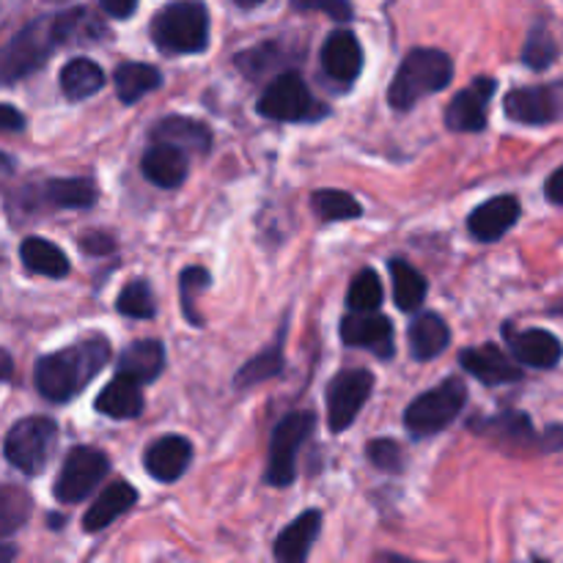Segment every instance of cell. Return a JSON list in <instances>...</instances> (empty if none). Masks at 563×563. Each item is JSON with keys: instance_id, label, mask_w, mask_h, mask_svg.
Wrapping results in <instances>:
<instances>
[{"instance_id": "obj_1", "label": "cell", "mask_w": 563, "mask_h": 563, "mask_svg": "<svg viewBox=\"0 0 563 563\" xmlns=\"http://www.w3.org/2000/svg\"><path fill=\"white\" fill-rule=\"evenodd\" d=\"M104 33L91 16L86 5H71L66 11L38 16L27 22L20 33H14L9 44L0 49V86L22 80L42 69L44 60L55 53V47L71 42V38H88Z\"/></svg>"}, {"instance_id": "obj_2", "label": "cell", "mask_w": 563, "mask_h": 563, "mask_svg": "<svg viewBox=\"0 0 563 563\" xmlns=\"http://www.w3.org/2000/svg\"><path fill=\"white\" fill-rule=\"evenodd\" d=\"M110 361V341L102 335H91L86 341L66 346V350L42 355L33 366L36 390L53 405H66L75 399L86 385L97 377Z\"/></svg>"}, {"instance_id": "obj_3", "label": "cell", "mask_w": 563, "mask_h": 563, "mask_svg": "<svg viewBox=\"0 0 563 563\" xmlns=\"http://www.w3.org/2000/svg\"><path fill=\"white\" fill-rule=\"evenodd\" d=\"M454 80V60L443 49L416 47L401 58L394 82L388 88V102L394 110H410L429 93H440Z\"/></svg>"}, {"instance_id": "obj_4", "label": "cell", "mask_w": 563, "mask_h": 563, "mask_svg": "<svg viewBox=\"0 0 563 563\" xmlns=\"http://www.w3.org/2000/svg\"><path fill=\"white\" fill-rule=\"evenodd\" d=\"M152 42L159 53L192 55L209 47V11L203 3H170L152 16Z\"/></svg>"}, {"instance_id": "obj_5", "label": "cell", "mask_w": 563, "mask_h": 563, "mask_svg": "<svg viewBox=\"0 0 563 563\" xmlns=\"http://www.w3.org/2000/svg\"><path fill=\"white\" fill-rule=\"evenodd\" d=\"M467 401V385L465 379L449 377L438 385V388L427 390L418 396L410 407L405 410V429L410 432L412 440H427L432 434H440L460 418Z\"/></svg>"}, {"instance_id": "obj_6", "label": "cell", "mask_w": 563, "mask_h": 563, "mask_svg": "<svg viewBox=\"0 0 563 563\" xmlns=\"http://www.w3.org/2000/svg\"><path fill=\"white\" fill-rule=\"evenodd\" d=\"M58 440V423L47 416H31L16 421L9 429L3 443V454L11 465L25 476H38L53 456Z\"/></svg>"}, {"instance_id": "obj_7", "label": "cell", "mask_w": 563, "mask_h": 563, "mask_svg": "<svg viewBox=\"0 0 563 563\" xmlns=\"http://www.w3.org/2000/svg\"><path fill=\"white\" fill-rule=\"evenodd\" d=\"M256 110L269 121H319L330 113L328 104L313 97L308 82L297 71H284L275 77L258 97Z\"/></svg>"}, {"instance_id": "obj_8", "label": "cell", "mask_w": 563, "mask_h": 563, "mask_svg": "<svg viewBox=\"0 0 563 563\" xmlns=\"http://www.w3.org/2000/svg\"><path fill=\"white\" fill-rule=\"evenodd\" d=\"M317 429V416L308 410L289 412L280 418L273 429L269 440V462H267V484L273 487H291L297 478V451L302 449L308 438Z\"/></svg>"}, {"instance_id": "obj_9", "label": "cell", "mask_w": 563, "mask_h": 563, "mask_svg": "<svg viewBox=\"0 0 563 563\" xmlns=\"http://www.w3.org/2000/svg\"><path fill=\"white\" fill-rule=\"evenodd\" d=\"M108 471L110 460L104 451L91 449V445H77L66 454L64 467L55 478V498H58V504H77V500L88 498L102 484Z\"/></svg>"}, {"instance_id": "obj_10", "label": "cell", "mask_w": 563, "mask_h": 563, "mask_svg": "<svg viewBox=\"0 0 563 563\" xmlns=\"http://www.w3.org/2000/svg\"><path fill=\"white\" fill-rule=\"evenodd\" d=\"M374 390V374L368 368H346L328 385V423L333 432H344L355 423L357 412Z\"/></svg>"}, {"instance_id": "obj_11", "label": "cell", "mask_w": 563, "mask_h": 563, "mask_svg": "<svg viewBox=\"0 0 563 563\" xmlns=\"http://www.w3.org/2000/svg\"><path fill=\"white\" fill-rule=\"evenodd\" d=\"M20 198L31 212L36 209H91L99 198V187L88 176H71V179H49L38 187H27Z\"/></svg>"}, {"instance_id": "obj_12", "label": "cell", "mask_w": 563, "mask_h": 563, "mask_svg": "<svg viewBox=\"0 0 563 563\" xmlns=\"http://www.w3.org/2000/svg\"><path fill=\"white\" fill-rule=\"evenodd\" d=\"M504 110L511 121H520V124H531V126L553 124V121L561 119V110H563L561 82L515 88V91L506 93Z\"/></svg>"}, {"instance_id": "obj_13", "label": "cell", "mask_w": 563, "mask_h": 563, "mask_svg": "<svg viewBox=\"0 0 563 563\" xmlns=\"http://www.w3.org/2000/svg\"><path fill=\"white\" fill-rule=\"evenodd\" d=\"M341 341L346 346H361L377 355L379 361H390L396 352L394 322L385 313H346L341 319Z\"/></svg>"}, {"instance_id": "obj_14", "label": "cell", "mask_w": 563, "mask_h": 563, "mask_svg": "<svg viewBox=\"0 0 563 563\" xmlns=\"http://www.w3.org/2000/svg\"><path fill=\"white\" fill-rule=\"evenodd\" d=\"M498 82L493 77H476L451 99L445 110V126L451 132H482L487 126V104L495 97Z\"/></svg>"}, {"instance_id": "obj_15", "label": "cell", "mask_w": 563, "mask_h": 563, "mask_svg": "<svg viewBox=\"0 0 563 563\" xmlns=\"http://www.w3.org/2000/svg\"><path fill=\"white\" fill-rule=\"evenodd\" d=\"M363 69V49L361 42L352 31L339 27L330 33L322 44V71L330 82L339 88H350Z\"/></svg>"}, {"instance_id": "obj_16", "label": "cell", "mask_w": 563, "mask_h": 563, "mask_svg": "<svg viewBox=\"0 0 563 563\" xmlns=\"http://www.w3.org/2000/svg\"><path fill=\"white\" fill-rule=\"evenodd\" d=\"M192 462V445L190 440L181 438V434H165L157 438L143 454V467H146L148 476L154 482L174 484L179 482L187 473Z\"/></svg>"}, {"instance_id": "obj_17", "label": "cell", "mask_w": 563, "mask_h": 563, "mask_svg": "<svg viewBox=\"0 0 563 563\" xmlns=\"http://www.w3.org/2000/svg\"><path fill=\"white\" fill-rule=\"evenodd\" d=\"M460 363L467 374H473L484 385H509L522 379V368L498 344L467 346L462 350Z\"/></svg>"}, {"instance_id": "obj_18", "label": "cell", "mask_w": 563, "mask_h": 563, "mask_svg": "<svg viewBox=\"0 0 563 563\" xmlns=\"http://www.w3.org/2000/svg\"><path fill=\"white\" fill-rule=\"evenodd\" d=\"M520 201L515 196H495L476 207L467 218V229L478 242H498L520 220Z\"/></svg>"}, {"instance_id": "obj_19", "label": "cell", "mask_w": 563, "mask_h": 563, "mask_svg": "<svg viewBox=\"0 0 563 563\" xmlns=\"http://www.w3.org/2000/svg\"><path fill=\"white\" fill-rule=\"evenodd\" d=\"M319 531H322V511L308 509L300 517L289 522L284 531L278 533L273 544V555L278 563H306L311 553L313 542H317Z\"/></svg>"}, {"instance_id": "obj_20", "label": "cell", "mask_w": 563, "mask_h": 563, "mask_svg": "<svg viewBox=\"0 0 563 563\" xmlns=\"http://www.w3.org/2000/svg\"><path fill=\"white\" fill-rule=\"evenodd\" d=\"M506 344H509L515 361L526 363L531 368H555L561 361V341L550 330H511L506 328Z\"/></svg>"}, {"instance_id": "obj_21", "label": "cell", "mask_w": 563, "mask_h": 563, "mask_svg": "<svg viewBox=\"0 0 563 563\" xmlns=\"http://www.w3.org/2000/svg\"><path fill=\"white\" fill-rule=\"evenodd\" d=\"M152 141L165 143V146H174L179 152H196V154H209L212 152V130H209L203 121L190 119V115H165L157 124L152 126Z\"/></svg>"}, {"instance_id": "obj_22", "label": "cell", "mask_w": 563, "mask_h": 563, "mask_svg": "<svg viewBox=\"0 0 563 563\" xmlns=\"http://www.w3.org/2000/svg\"><path fill=\"white\" fill-rule=\"evenodd\" d=\"M165 368V346L159 341L146 339V341H135V344L126 346L121 352L119 363H115V377L126 379L132 385H148L163 374Z\"/></svg>"}, {"instance_id": "obj_23", "label": "cell", "mask_w": 563, "mask_h": 563, "mask_svg": "<svg viewBox=\"0 0 563 563\" xmlns=\"http://www.w3.org/2000/svg\"><path fill=\"white\" fill-rule=\"evenodd\" d=\"M141 170L152 185L165 187V190H174L181 181L187 179V170H190V159L185 152L174 146H165V143H152V146L143 152Z\"/></svg>"}, {"instance_id": "obj_24", "label": "cell", "mask_w": 563, "mask_h": 563, "mask_svg": "<svg viewBox=\"0 0 563 563\" xmlns=\"http://www.w3.org/2000/svg\"><path fill=\"white\" fill-rule=\"evenodd\" d=\"M135 500H137V493L130 482H113L97 500H93L91 509L86 511V517H82V528H86L88 533L104 531L110 522H115L121 515H126V511L135 506Z\"/></svg>"}, {"instance_id": "obj_25", "label": "cell", "mask_w": 563, "mask_h": 563, "mask_svg": "<svg viewBox=\"0 0 563 563\" xmlns=\"http://www.w3.org/2000/svg\"><path fill=\"white\" fill-rule=\"evenodd\" d=\"M407 341H410V352L416 361H432V357L443 355L451 344V330L438 313L427 311L418 313L410 324V333H407Z\"/></svg>"}, {"instance_id": "obj_26", "label": "cell", "mask_w": 563, "mask_h": 563, "mask_svg": "<svg viewBox=\"0 0 563 563\" xmlns=\"http://www.w3.org/2000/svg\"><path fill=\"white\" fill-rule=\"evenodd\" d=\"M115 93L124 104H135L137 99L152 93L154 88L163 86V75H159L157 66L141 64V60H124V64L115 66L113 71Z\"/></svg>"}, {"instance_id": "obj_27", "label": "cell", "mask_w": 563, "mask_h": 563, "mask_svg": "<svg viewBox=\"0 0 563 563\" xmlns=\"http://www.w3.org/2000/svg\"><path fill=\"white\" fill-rule=\"evenodd\" d=\"M93 407H97V412H102V416L113 418V421H132V418H137L143 412L141 388L126 383V379L115 377L104 385L102 394L93 401Z\"/></svg>"}, {"instance_id": "obj_28", "label": "cell", "mask_w": 563, "mask_h": 563, "mask_svg": "<svg viewBox=\"0 0 563 563\" xmlns=\"http://www.w3.org/2000/svg\"><path fill=\"white\" fill-rule=\"evenodd\" d=\"M104 86V71L97 60L91 58H71L66 60V66L60 69V91L71 102H80V99L93 97V93L102 91Z\"/></svg>"}, {"instance_id": "obj_29", "label": "cell", "mask_w": 563, "mask_h": 563, "mask_svg": "<svg viewBox=\"0 0 563 563\" xmlns=\"http://www.w3.org/2000/svg\"><path fill=\"white\" fill-rule=\"evenodd\" d=\"M20 258L31 273L44 275V278H66L69 275V258L60 247L44 236H27L20 245Z\"/></svg>"}, {"instance_id": "obj_30", "label": "cell", "mask_w": 563, "mask_h": 563, "mask_svg": "<svg viewBox=\"0 0 563 563\" xmlns=\"http://www.w3.org/2000/svg\"><path fill=\"white\" fill-rule=\"evenodd\" d=\"M473 432H482L487 438L500 440V443H515V445H528L537 440L533 432V423L526 412H500L495 418H484V421L471 423Z\"/></svg>"}, {"instance_id": "obj_31", "label": "cell", "mask_w": 563, "mask_h": 563, "mask_svg": "<svg viewBox=\"0 0 563 563\" xmlns=\"http://www.w3.org/2000/svg\"><path fill=\"white\" fill-rule=\"evenodd\" d=\"M280 372H284V330H280L278 339L273 341V346H267L264 352H258L256 357H251V361H247L245 366L236 372L234 388L247 390V388H253V385L264 383V379L280 377Z\"/></svg>"}, {"instance_id": "obj_32", "label": "cell", "mask_w": 563, "mask_h": 563, "mask_svg": "<svg viewBox=\"0 0 563 563\" xmlns=\"http://www.w3.org/2000/svg\"><path fill=\"white\" fill-rule=\"evenodd\" d=\"M390 278H394V300L399 311H418L427 300V278L412 264H407L405 258L390 262Z\"/></svg>"}, {"instance_id": "obj_33", "label": "cell", "mask_w": 563, "mask_h": 563, "mask_svg": "<svg viewBox=\"0 0 563 563\" xmlns=\"http://www.w3.org/2000/svg\"><path fill=\"white\" fill-rule=\"evenodd\" d=\"M33 500L22 487L5 484L0 487V539L11 537L31 520Z\"/></svg>"}, {"instance_id": "obj_34", "label": "cell", "mask_w": 563, "mask_h": 563, "mask_svg": "<svg viewBox=\"0 0 563 563\" xmlns=\"http://www.w3.org/2000/svg\"><path fill=\"white\" fill-rule=\"evenodd\" d=\"M311 212L322 223H339V220L361 218L363 207L344 190H317L311 196Z\"/></svg>"}, {"instance_id": "obj_35", "label": "cell", "mask_w": 563, "mask_h": 563, "mask_svg": "<svg viewBox=\"0 0 563 563\" xmlns=\"http://www.w3.org/2000/svg\"><path fill=\"white\" fill-rule=\"evenodd\" d=\"M346 306H350V313H372L383 306V280L372 267L361 269L352 278Z\"/></svg>"}, {"instance_id": "obj_36", "label": "cell", "mask_w": 563, "mask_h": 563, "mask_svg": "<svg viewBox=\"0 0 563 563\" xmlns=\"http://www.w3.org/2000/svg\"><path fill=\"white\" fill-rule=\"evenodd\" d=\"M555 58H559L555 36L550 33L548 22H537V25L531 27V33H528L526 47H522V64L531 66L533 71H544Z\"/></svg>"}, {"instance_id": "obj_37", "label": "cell", "mask_w": 563, "mask_h": 563, "mask_svg": "<svg viewBox=\"0 0 563 563\" xmlns=\"http://www.w3.org/2000/svg\"><path fill=\"white\" fill-rule=\"evenodd\" d=\"M212 286V273L207 267H187L181 269L179 275V297H181V311H185V319L196 328H201L203 319L198 313V300L196 297L201 291H207Z\"/></svg>"}, {"instance_id": "obj_38", "label": "cell", "mask_w": 563, "mask_h": 563, "mask_svg": "<svg viewBox=\"0 0 563 563\" xmlns=\"http://www.w3.org/2000/svg\"><path fill=\"white\" fill-rule=\"evenodd\" d=\"M115 311L121 317L130 319H152L157 311V302H154L152 286L146 280H130V284L121 289V295L115 297Z\"/></svg>"}, {"instance_id": "obj_39", "label": "cell", "mask_w": 563, "mask_h": 563, "mask_svg": "<svg viewBox=\"0 0 563 563\" xmlns=\"http://www.w3.org/2000/svg\"><path fill=\"white\" fill-rule=\"evenodd\" d=\"M284 58H286L284 44L264 42L258 44V47H251L245 49V53L236 55V66H240L247 77H262L264 71L275 69V64H280Z\"/></svg>"}, {"instance_id": "obj_40", "label": "cell", "mask_w": 563, "mask_h": 563, "mask_svg": "<svg viewBox=\"0 0 563 563\" xmlns=\"http://www.w3.org/2000/svg\"><path fill=\"white\" fill-rule=\"evenodd\" d=\"M368 462L383 473H401L405 471V449L390 438H377L366 449Z\"/></svg>"}, {"instance_id": "obj_41", "label": "cell", "mask_w": 563, "mask_h": 563, "mask_svg": "<svg viewBox=\"0 0 563 563\" xmlns=\"http://www.w3.org/2000/svg\"><path fill=\"white\" fill-rule=\"evenodd\" d=\"M80 247L88 253V256H108V253L115 251V240L104 231H86L80 236Z\"/></svg>"}, {"instance_id": "obj_42", "label": "cell", "mask_w": 563, "mask_h": 563, "mask_svg": "<svg viewBox=\"0 0 563 563\" xmlns=\"http://www.w3.org/2000/svg\"><path fill=\"white\" fill-rule=\"evenodd\" d=\"M297 11H324V14H333L339 22H346L352 16V5L344 3V0H335V3H328V0H319V3H291Z\"/></svg>"}, {"instance_id": "obj_43", "label": "cell", "mask_w": 563, "mask_h": 563, "mask_svg": "<svg viewBox=\"0 0 563 563\" xmlns=\"http://www.w3.org/2000/svg\"><path fill=\"white\" fill-rule=\"evenodd\" d=\"M25 130V115L14 104H0V132H22Z\"/></svg>"}, {"instance_id": "obj_44", "label": "cell", "mask_w": 563, "mask_h": 563, "mask_svg": "<svg viewBox=\"0 0 563 563\" xmlns=\"http://www.w3.org/2000/svg\"><path fill=\"white\" fill-rule=\"evenodd\" d=\"M99 9L108 16H115V20H126V16H132L137 11V3L135 0H126V3L124 0H102Z\"/></svg>"}, {"instance_id": "obj_45", "label": "cell", "mask_w": 563, "mask_h": 563, "mask_svg": "<svg viewBox=\"0 0 563 563\" xmlns=\"http://www.w3.org/2000/svg\"><path fill=\"white\" fill-rule=\"evenodd\" d=\"M561 181H563V170L555 168L553 174H550L548 185H544V192H548V201L555 203V207H559V203L563 201V196H561Z\"/></svg>"}, {"instance_id": "obj_46", "label": "cell", "mask_w": 563, "mask_h": 563, "mask_svg": "<svg viewBox=\"0 0 563 563\" xmlns=\"http://www.w3.org/2000/svg\"><path fill=\"white\" fill-rule=\"evenodd\" d=\"M11 368H14L11 357L5 355V352H0V379H9L11 377Z\"/></svg>"}, {"instance_id": "obj_47", "label": "cell", "mask_w": 563, "mask_h": 563, "mask_svg": "<svg viewBox=\"0 0 563 563\" xmlns=\"http://www.w3.org/2000/svg\"><path fill=\"white\" fill-rule=\"evenodd\" d=\"M16 548L14 544H0V563H14Z\"/></svg>"}, {"instance_id": "obj_48", "label": "cell", "mask_w": 563, "mask_h": 563, "mask_svg": "<svg viewBox=\"0 0 563 563\" xmlns=\"http://www.w3.org/2000/svg\"><path fill=\"white\" fill-rule=\"evenodd\" d=\"M377 563H421V561H412V559H405V555H396V553H383L377 559Z\"/></svg>"}, {"instance_id": "obj_49", "label": "cell", "mask_w": 563, "mask_h": 563, "mask_svg": "<svg viewBox=\"0 0 563 563\" xmlns=\"http://www.w3.org/2000/svg\"><path fill=\"white\" fill-rule=\"evenodd\" d=\"M11 170H14V159H11L9 154L0 152V176H3V174H11Z\"/></svg>"}, {"instance_id": "obj_50", "label": "cell", "mask_w": 563, "mask_h": 563, "mask_svg": "<svg viewBox=\"0 0 563 563\" xmlns=\"http://www.w3.org/2000/svg\"><path fill=\"white\" fill-rule=\"evenodd\" d=\"M64 522H66V520H64V517H49V526H53V528H55V531H58V528H60V526H64Z\"/></svg>"}, {"instance_id": "obj_51", "label": "cell", "mask_w": 563, "mask_h": 563, "mask_svg": "<svg viewBox=\"0 0 563 563\" xmlns=\"http://www.w3.org/2000/svg\"><path fill=\"white\" fill-rule=\"evenodd\" d=\"M531 563H548V561H539V559H533Z\"/></svg>"}]
</instances>
